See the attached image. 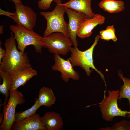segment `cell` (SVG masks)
I'll use <instances>...</instances> for the list:
<instances>
[{"label": "cell", "mask_w": 130, "mask_h": 130, "mask_svg": "<svg viewBox=\"0 0 130 130\" xmlns=\"http://www.w3.org/2000/svg\"><path fill=\"white\" fill-rule=\"evenodd\" d=\"M100 130H130V121L123 120L116 123L111 127L101 128Z\"/></svg>", "instance_id": "obj_22"}, {"label": "cell", "mask_w": 130, "mask_h": 130, "mask_svg": "<svg viewBox=\"0 0 130 130\" xmlns=\"http://www.w3.org/2000/svg\"><path fill=\"white\" fill-rule=\"evenodd\" d=\"M118 75L124 83V84L121 86L119 90L118 99L121 100L123 98L127 99L130 106V78L124 77L121 71H118Z\"/></svg>", "instance_id": "obj_19"}, {"label": "cell", "mask_w": 130, "mask_h": 130, "mask_svg": "<svg viewBox=\"0 0 130 130\" xmlns=\"http://www.w3.org/2000/svg\"><path fill=\"white\" fill-rule=\"evenodd\" d=\"M9 28L14 34L18 48L20 51L24 52L27 46L32 45L37 53H41L42 48L45 47L42 37L33 30L28 29L20 25H11Z\"/></svg>", "instance_id": "obj_4"}, {"label": "cell", "mask_w": 130, "mask_h": 130, "mask_svg": "<svg viewBox=\"0 0 130 130\" xmlns=\"http://www.w3.org/2000/svg\"><path fill=\"white\" fill-rule=\"evenodd\" d=\"M55 0H40L37 2V5L39 8L41 10H45L49 8L52 2Z\"/></svg>", "instance_id": "obj_23"}, {"label": "cell", "mask_w": 130, "mask_h": 130, "mask_svg": "<svg viewBox=\"0 0 130 130\" xmlns=\"http://www.w3.org/2000/svg\"><path fill=\"white\" fill-rule=\"evenodd\" d=\"M66 13L69 19V23H67L68 36L74 47H77L78 42L77 36L78 31L81 23L88 17L83 13L66 8Z\"/></svg>", "instance_id": "obj_10"}, {"label": "cell", "mask_w": 130, "mask_h": 130, "mask_svg": "<svg viewBox=\"0 0 130 130\" xmlns=\"http://www.w3.org/2000/svg\"><path fill=\"white\" fill-rule=\"evenodd\" d=\"M8 101L4 106L3 120L0 126V130H10L15 122V109L18 105L23 104L25 101L24 96L17 89L10 92Z\"/></svg>", "instance_id": "obj_7"}, {"label": "cell", "mask_w": 130, "mask_h": 130, "mask_svg": "<svg viewBox=\"0 0 130 130\" xmlns=\"http://www.w3.org/2000/svg\"><path fill=\"white\" fill-rule=\"evenodd\" d=\"M54 1L56 5L52 11L40 12V14L45 18L47 22L43 37L57 32L62 33L69 37L67 23L64 18L66 8L63 5L62 0H55Z\"/></svg>", "instance_id": "obj_3"}, {"label": "cell", "mask_w": 130, "mask_h": 130, "mask_svg": "<svg viewBox=\"0 0 130 130\" xmlns=\"http://www.w3.org/2000/svg\"><path fill=\"white\" fill-rule=\"evenodd\" d=\"M2 42L0 41V64L2 62V60L3 58L5 56L6 53V51L5 49L2 48L1 47Z\"/></svg>", "instance_id": "obj_24"}, {"label": "cell", "mask_w": 130, "mask_h": 130, "mask_svg": "<svg viewBox=\"0 0 130 130\" xmlns=\"http://www.w3.org/2000/svg\"><path fill=\"white\" fill-rule=\"evenodd\" d=\"M41 121L47 130H60L63 121L60 114L54 111H48L41 117Z\"/></svg>", "instance_id": "obj_15"}, {"label": "cell", "mask_w": 130, "mask_h": 130, "mask_svg": "<svg viewBox=\"0 0 130 130\" xmlns=\"http://www.w3.org/2000/svg\"><path fill=\"white\" fill-rule=\"evenodd\" d=\"M36 71L32 67L23 69L12 76V84L10 92L24 85L33 77L37 75Z\"/></svg>", "instance_id": "obj_13"}, {"label": "cell", "mask_w": 130, "mask_h": 130, "mask_svg": "<svg viewBox=\"0 0 130 130\" xmlns=\"http://www.w3.org/2000/svg\"><path fill=\"white\" fill-rule=\"evenodd\" d=\"M0 75L3 81L2 83L0 84V93L5 97L4 101L2 104L4 106L6 104L8 100L12 78V76L2 71H0Z\"/></svg>", "instance_id": "obj_18"}, {"label": "cell", "mask_w": 130, "mask_h": 130, "mask_svg": "<svg viewBox=\"0 0 130 130\" xmlns=\"http://www.w3.org/2000/svg\"><path fill=\"white\" fill-rule=\"evenodd\" d=\"M54 60V63L52 69L54 71L60 72L61 77L64 81L67 82L70 78L75 81L79 80V74L74 70L72 63L68 59L65 60L59 55L55 54Z\"/></svg>", "instance_id": "obj_9"}, {"label": "cell", "mask_w": 130, "mask_h": 130, "mask_svg": "<svg viewBox=\"0 0 130 130\" xmlns=\"http://www.w3.org/2000/svg\"><path fill=\"white\" fill-rule=\"evenodd\" d=\"M39 113H35L18 122H15L11 130H47L41 120Z\"/></svg>", "instance_id": "obj_11"}, {"label": "cell", "mask_w": 130, "mask_h": 130, "mask_svg": "<svg viewBox=\"0 0 130 130\" xmlns=\"http://www.w3.org/2000/svg\"><path fill=\"white\" fill-rule=\"evenodd\" d=\"M4 118V114L3 113H1L0 115V124L2 123Z\"/></svg>", "instance_id": "obj_26"}, {"label": "cell", "mask_w": 130, "mask_h": 130, "mask_svg": "<svg viewBox=\"0 0 130 130\" xmlns=\"http://www.w3.org/2000/svg\"><path fill=\"white\" fill-rule=\"evenodd\" d=\"M3 25L0 26V34H2L3 33Z\"/></svg>", "instance_id": "obj_27"}, {"label": "cell", "mask_w": 130, "mask_h": 130, "mask_svg": "<svg viewBox=\"0 0 130 130\" xmlns=\"http://www.w3.org/2000/svg\"><path fill=\"white\" fill-rule=\"evenodd\" d=\"M99 35L100 38L105 40H112L115 42L118 40L115 35L114 25L108 26L105 30L100 31Z\"/></svg>", "instance_id": "obj_21"}, {"label": "cell", "mask_w": 130, "mask_h": 130, "mask_svg": "<svg viewBox=\"0 0 130 130\" xmlns=\"http://www.w3.org/2000/svg\"><path fill=\"white\" fill-rule=\"evenodd\" d=\"M11 1H13L14 3L16 2H19L21 1L20 0H8Z\"/></svg>", "instance_id": "obj_29"}, {"label": "cell", "mask_w": 130, "mask_h": 130, "mask_svg": "<svg viewBox=\"0 0 130 130\" xmlns=\"http://www.w3.org/2000/svg\"><path fill=\"white\" fill-rule=\"evenodd\" d=\"M100 38L99 35H96L92 45L89 49L82 51L77 47H72L70 49L71 56L67 59L72 63L73 67L78 66L84 69L87 76L90 75L93 69L98 73L104 81L106 87V82L103 74L95 67L93 64V53L95 47Z\"/></svg>", "instance_id": "obj_2"}, {"label": "cell", "mask_w": 130, "mask_h": 130, "mask_svg": "<svg viewBox=\"0 0 130 130\" xmlns=\"http://www.w3.org/2000/svg\"><path fill=\"white\" fill-rule=\"evenodd\" d=\"M119 90H109L108 96L104 97L99 105L102 118L108 122L112 121L116 116L126 117L128 111L123 110L118 107L117 101L119 95Z\"/></svg>", "instance_id": "obj_5"}, {"label": "cell", "mask_w": 130, "mask_h": 130, "mask_svg": "<svg viewBox=\"0 0 130 130\" xmlns=\"http://www.w3.org/2000/svg\"><path fill=\"white\" fill-rule=\"evenodd\" d=\"M14 3L15 11L12 19L16 24L33 30L36 21V13L31 7L23 5L21 1Z\"/></svg>", "instance_id": "obj_8"}, {"label": "cell", "mask_w": 130, "mask_h": 130, "mask_svg": "<svg viewBox=\"0 0 130 130\" xmlns=\"http://www.w3.org/2000/svg\"><path fill=\"white\" fill-rule=\"evenodd\" d=\"M91 0H70L63 5L66 8L83 13L90 18L95 15L91 7Z\"/></svg>", "instance_id": "obj_14"}, {"label": "cell", "mask_w": 130, "mask_h": 130, "mask_svg": "<svg viewBox=\"0 0 130 130\" xmlns=\"http://www.w3.org/2000/svg\"><path fill=\"white\" fill-rule=\"evenodd\" d=\"M0 14L1 15H6L12 19L14 15V13H12L5 11L0 9Z\"/></svg>", "instance_id": "obj_25"}, {"label": "cell", "mask_w": 130, "mask_h": 130, "mask_svg": "<svg viewBox=\"0 0 130 130\" xmlns=\"http://www.w3.org/2000/svg\"><path fill=\"white\" fill-rule=\"evenodd\" d=\"M105 17L99 14H95L92 18L87 17L81 24L78 32L77 36L81 39L90 36L92 30L98 25L104 24L105 21Z\"/></svg>", "instance_id": "obj_12"}, {"label": "cell", "mask_w": 130, "mask_h": 130, "mask_svg": "<svg viewBox=\"0 0 130 130\" xmlns=\"http://www.w3.org/2000/svg\"><path fill=\"white\" fill-rule=\"evenodd\" d=\"M100 7L110 13H118L125 10V4L122 1L103 0L99 3Z\"/></svg>", "instance_id": "obj_17"}, {"label": "cell", "mask_w": 130, "mask_h": 130, "mask_svg": "<svg viewBox=\"0 0 130 130\" xmlns=\"http://www.w3.org/2000/svg\"><path fill=\"white\" fill-rule=\"evenodd\" d=\"M42 40L45 47L51 53L65 56L70 51L73 44L68 36L60 32L52 33L42 37Z\"/></svg>", "instance_id": "obj_6"}, {"label": "cell", "mask_w": 130, "mask_h": 130, "mask_svg": "<svg viewBox=\"0 0 130 130\" xmlns=\"http://www.w3.org/2000/svg\"><path fill=\"white\" fill-rule=\"evenodd\" d=\"M40 106L36 98L34 104L30 108L24 111L18 112L15 113V122L20 121L35 114L37 110Z\"/></svg>", "instance_id": "obj_20"}, {"label": "cell", "mask_w": 130, "mask_h": 130, "mask_svg": "<svg viewBox=\"0 0 130 130\" xmlns=\"http://www.w3.org/2000/svg\"><path fill=\"white\" fill-rule=\"evenodd\" d=\"M126 116L128 118H130V108L129 111L126 114Z\"/></svg>", "instance_id": "obj_28"}, {"label": "cell", "mask_w": 130, "mask_h": 130, "mask_svg": "<svg viewBox=\"0 0 130 130\" xmlns=\"http://www.w3.org/2000/svg\"><path fill=\"white\" fill-rule=\"evenodd\" d=\"M16 42L12 32L4 43L6 53L0 65V71L12 76L23 69L32 67L27 53L18 50Z\"/></svg>", "instance_id": "obj_1"}, {"label": "cell", "mask_w": 130, "mask_h": 130, "mask_svg": "<svg viewBox=\"0 0 130 130\" xmlns=\"http://www.w3.org/2000/svg\"><path fill=\"white\" fill-rule=\"evenodd\" d=\"M40 106L50 107L54 104L56 97L52 89L49 87L44 86L39 90L38 97L36 98Z\"/></svg>", "instance_id": "obj_16"}]
</instances>
